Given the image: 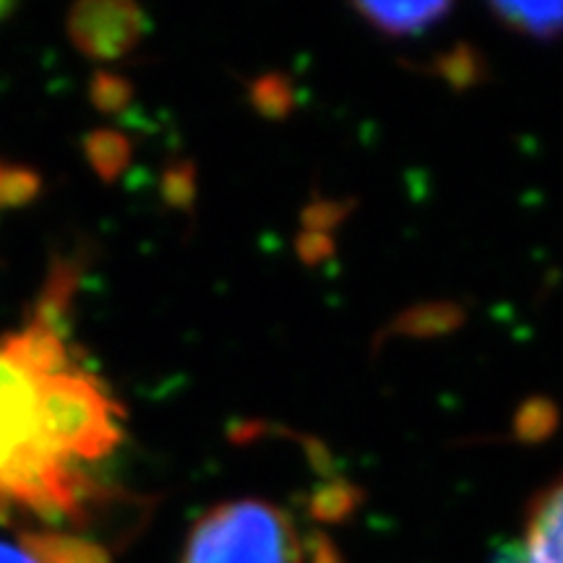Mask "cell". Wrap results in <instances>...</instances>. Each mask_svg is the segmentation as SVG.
Masks as SVG:
<instances>
[{"label":"cell","mask_w":563,"mask_h":563,"mask_svg":"<svg viewBox=\"0 0 563 563\" xmlns=\"http://www.w3.org/2000/svg\"><path fill=\"white\" fill-rule=\"evenodd\" d=\"M118 415L102 384L68 365L37 386L34 435L63 460H102L121 441Z\"/></svg>","instance_id":"6da1fadb"},{"label":"cell","mask_w":563,"mask_h":563,"mask_svg":"<svg viewBox=\"0 0 563 563\" xmlns=\"http://www.w3.org/2000/svg\"><path fill=\"white\" fill-rule=\"evenodd\" d=\"M180 563H306L292 519L245 498L209 509L188 534Z\"/></svg>","instance_id":"7a4b0ae2"},{"label":"cell","mask_w":563,"mask_h":563,"mask_svg":"<svg viewBox=\"0 0 563 563\" xmlns=\"http://www.w3.org/2000/svg\"><path fill=\"white\" fill-rule=\"evenodd\" d=\"M144 32V13L125 0H87L68 13V37L97 60L123 58Z\"/></svg>","instance_id":"3957f363"},{"label":"cell","mask_w":563,"mask_h":563,"mask_svg":"<svg viewBox=\"0 0 563 563\" xmlns=\"http://www.w3.org/2000/svg\"><path fill=\"white\" fill-rule=\"evenodd\" d=\"M37 378L0 355V483L21 449L37 439Z\"/></svg>","instance_id":"277c9868"},{"label":"cell","mask_w":563,"mask_h":563,"mask_svg":"<svg viewBox=\"0 0 563 563\" xmlns=\"http://www.w3.org/2000/svg\"><path fill=\"white\" fill-rule=\"evenodd\" d=\"M519 548L538 563H563V477L532 501Z\"/></svg>","instance_id":"5b68a950"},{"label":"cell","mask_w":563,"mask_h":563,"mask_svg":"<svg viewBox=\"0 0 563 563\" xmlns=\"http://www.w3.org/2000/svg\"><path fill=\"white\" fill-rule=\"evenodd\" d=\"M0 355L13 365H19L21 371H26L30 376L42 378L53 376V373L66 371L70 365L66 342H63L60 332L40 327V323H30L24 332L9 336L0 344Z\"/></svg>","instance_id":"8992f818"},{"label":"cell","mask_w":563,"mask_h":563,"mask_svg":"<svg viewBox=\"0 0 563 563\" xmlns=\"http://www.w3.org/2000/svg\"><path fill=\"white\" fill-rule=\"evenodd\" d=\"M452 11L449 3H357L355 13L386 37H410L435 26Z\"/></svg>","instance_id":"52a82bcc"},{"label":"cell","mask_w":563,"mask_h":563,"mask_svg":"<svg viewBox=\"0 0 563 563\" xmlns=\"http://www.w3.org/2000/svg\"><path fill=\"white\" fill-rule=\"evenodd\" d=\"M490 13L530 40H555L563 34V3H490Z\"/></svg>","instance_id":"ba28073f"},{"label":"cell","mask_w":563,"mask_h":563,"mask_svg":"<svg viewBox=\"0 0 563 563\" xmlns=\"http://www.w3.org/2000/svg\"><path fill=\"white\" fill-rule=\"evenodd\" d=\"M21 548H26L40 563H108L104 548L89 540L63 532H21Z\"/></svg>","instance_id":"9c48e42d"},{"label":"cell","mask_w":563,"mask_h":563,"mask_svg":"<svg viewBox=\"0 0 563 563\" xmlns=\"http://www.w3.org/2000/svg\"><path fill=\"white\" fill-rule=\"evenodd\" d=\"M76 277H79V274H76L74 266L68 264L55 266L51 277L45 282V290H42L34 323L53 329V332H63V316L68 311L70 298H74Z\"/></svg>","instance_id":"30bf717a"},{"label":"cell","mask_w":563,"mask_h":563,"mask_svg":"<svg viewBox=\"0 0 563 563\" xmlns=\"http://www.w3.org/2000/svg\"><path fill=\"white\" fill-rule=\"evenodd\" d=\"M40 188L42 180L37 173L16 162L0 159V209L26 207L32 199H37Z\"/></svg>","instance_id":"8fae6325"},{"label":"cell","mask_w":563,"mask_h":563,"mask_svg":"<svg viewBox=\"0 0 563 563\" xmlns=\"http://www.w3.org/2000/svg\"><path fill=\"white\" fill-rule=\"evenodd\" d=\"M87 154L102 178H115L125 162V141L112 131H97L87 139Z\"/></svg>","instance_id":"7c38bea8"},{"label":"cell","mask_w":563,"mask_h":563,"mask_svg":"<svg viewBox=\"0 0 563 563\" xmlns=\"http://www.w3.org/2000/svg\"><path fill=\"white\" fill-rule=\"evenodd\" d=\"M91 97H95V102L100 104L102 110H115L118 104L125 100V87L121 79H115V76L100 74L95 79V87H91Z\"/></svg>","instance_id":"4fadbf2b"},{"label":"cell","mask_w":563,"mask_h":563,"mask_svg":"<svg viewBox=\"0 0 563 563\" xmlns=\"http://www.w3.org/2000/svg\"><path fill=\"white\" fill-rule=\"evenodd\" d=\"M0 563H40L34 555L21 545H11L0 540Z\"/></svg>","instance_id":"5bb4252c"},{"label":"cell","mask_w":563,"mask_h":563,"mask_svg":"<svg viewBox=\"0 0 563 563\" xmlns=\"http://www.w3.org/2000/svg\"><path fill=\"white\" fill-rule=\"evenodd\" d=\"M498 563H538V561H532L530 555H527L522 548H519V543H514V545H509L501 553V559H498Z\"/></svg>","instance_id":"9a60e30c"},{"label":"cell","mask_w":563,"mask_h":563,"mask_svg":"<svg viewBox=\"0 0 563 563\" xmlns=\"http://www.w3.org/2000/svg\"><path fill=\"white\" fill-rule=\"evenodd\" d=\"M11 11H13V5H11V3H5V0H0V21H3L5 16H9Z\"/></svg>","instance_id":"2e32d148"}]
</instances>
